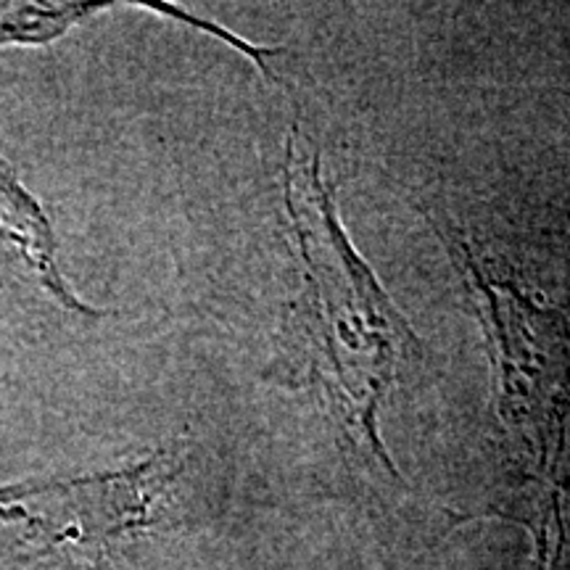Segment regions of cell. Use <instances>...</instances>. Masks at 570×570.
I'll return each instance as SVG.
<instances>
[{
  "instance_id": "1",
  "label": "cell",
  "mask_w": 570,
  "mask_h": 570,
  "mask_svg": "<svg viewBox=\"0 0 570 570\" xmlns=\"http://www.w3.org/2000/svg\"><path fill=\"white\" fill-rule=\"evenodd\" d=\"M185 470L180 446L119 470L0 483V570H114L159 529Z\"/></svg>"
},
{
  "instance_id": "2",
  "label": "cell",
  "mask_w": 570,
  "mask_h": 570,
  "mask_svg": "<svg viewBox=\"0 0 570 570\" xmlns=\"http://www.w3.org/2000/svg\"><path fill=\"white\" fill-rule=\"evenodd\" d=\"M499 370V415L537 446L541 465L558 458L570 410V333L560 312L537 306L515 285L489 281L465 240L454 238Z\"/></svg>"
},
{
  "instance_id": "3",
  "label": "cell",
  "mask_w": 570,
  "mask_h": 570,
  "mask_svg": "<svg viewBox=\"0 0 570 570\" xmlns=\"http://www.w3.org/2000/svg\"><path fill=\"white\" fill-rule=\"evenodd\" d=\"M0 240L17 248L30 273L38 277L42 291L56 304L80 317H106L101 309L82 304L69 288L67 277L59 269V240H56L51 219L3 156H0Z\"/></svg>"
},
{
  "instance_id": "4",
  "label": "cell",
  "mask_w": 570,
  "mask_h": 570,
  "mask_svg": "<svg viewBox=\"0 0 570 570\" xmlns=\"http://www.w3.org/2000/svg\"><path fill=\"white\" fill-rule=\"evenodd\" d=\"M114 3L90 0H59V3H30L13 0L0 3V48L6 46H51L77 24L96 13L109 11Z\"/></svg>"
},
{
  "instance_id": "5",
  "label": "cell",
  "mask_w": 570,
  "mask_h": 570,
  "mask_svg": "<svg viewBox=\"0 0 570 570\" xmlns=\"http://www.w3.org/2000/svg\"><path fill=\"white\" fill-rule=\"evenodd\" d=\"M560 552H562V533H558V539H552L547 531L541 533V541H539L541 566H539V570H558Z\"/></svg>"
}]
</instances>
